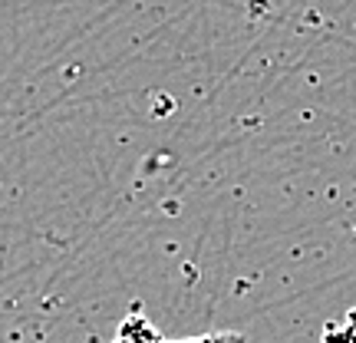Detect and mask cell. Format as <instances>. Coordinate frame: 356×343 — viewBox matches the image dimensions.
I'll return each mask as SVG.
<instances>
[{
  "label": "cell",
  "mask_w": 356,
  "mask_h": 343,
  "mask_svg": "<svg viewBox=\"0 0 356 343\" xmlns=\"http://www.w3.org/2000/svg\"><path fill=\"white\" fill-rule=\"evenodd\" d=\"M109 343H248L244 333H231V330H215V333H202V337H181V340H168L152 327V320L142 317V314H129L119 330Z\"/></svg>",
  "instance_id": "6da1fadb"
}]
</instances>
